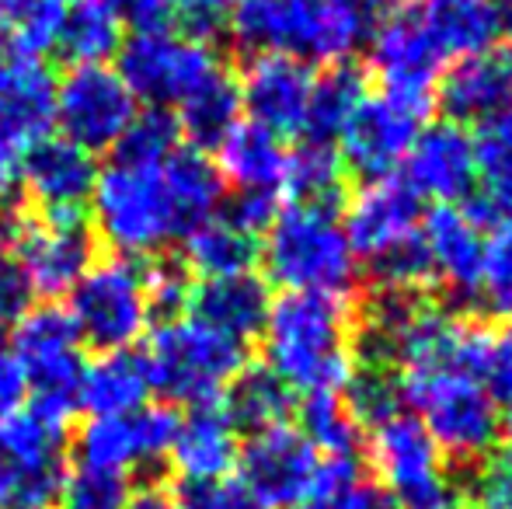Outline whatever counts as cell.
<instances>
[{
	"label": "cell",
	"instance_id": "1",
	"mask_svg": "<svg viewBox=\"0 0 512 509\" xmlns=\"http://www.w3.org/2000/svg\"><path fill=\"white\" fill-rule=\"evenodd\" d=\"M223 178L203 150L178 147L161 161L115 154L98 171L91 210L102 241L122 258H143L185 241L220 213Z\"/></svg>",
	"mask_w": 512,
	"mask_h": 509
},
{
	"label": "cell",
	"instance_id": "2",
	"mask_svg": "<svg viewBox=\"0 0 512 509\" xmlns=\"http://www.w3.org/2000/svg\"><path fill=\"white\" fill-rule=\"evenodd\" d=\"M265 370L290 391L342 394L356 374V332L345 300L286 293L262 328Z\"/></svg>",
	"mask_w": 512,
	"mask_h": 509
},
{
	"label": "cell",
	"instance_id": "3",
	"mask_svg": "<svg viewBox=\"0 0 512 509\" xmlns=\"http://www.w3.org/2000/svg\"><path fill=\"white\" fill-rule=\"evenodd\" d=\"M373 21L370 0H237L227 25L251 56L338 67L370 39Z\"/></svg>",
	"mask_w": 512,
	"mask_h": 509
},
{
	"label": "cell",
	"instance_id": "4",
	"mask_svg": "<svg viewBox=\"0 0 512 509\" xmlns=\"http://www.w3.org/2000/svg\"><path fill=\"white\" fill-rule=\"evenodd\" d=\"M422 206L401 178L366 182L345 206L342 231L356 262L370 265L377 290L422 293L432 286L422 248Z\"/></svg>",
	"mask_w": 512,
	"mask_h": 509
},
{
	"label": "cell",
	"instance_id": "5",
	"mask_svg": "<svg viewBox=\"0 0 512 509\" xmlns=\"http://www.w3.org/2000/svg\"><path fill=\"white\" fill-rule=\"evenodd\" d=\"M265 272L286 293L345 300L356 286L359 262L331 206L290 203L276 213L262 245Z\"/></svg>",
	"mask_w": 512,
	"mask_h": 509
},
{
	"label": "cell",
	"instance_id": "6",
	"mask_svg": "<svg viewBox=\"0 0 512 509\" xmlns=\"http://www.w3.org/2000/svg\"><path fill=\"white\" fill-rule=\"evenodd\" d=\"M150 391L189 408L216 405L227 387L244 374V342L213 332L192 314H175L147 332V349L140 353Z\"/></svg>",
	"mask_w": 512,
	"mask_h": 509
},
{
	"label": "cell",
	"instance_id": "7",
	"mask_svg": "<svg viewBox=\"0 0 512 509\" xmlns=\"http://www.w3.org/2000/svg\"><path fill=\"white\" fill-rule=\"evenodd\" d=\"M398 381L411 415L422 422V429L446 457L481 464L495 450L502 436L499 405L471 374L453 363H432V367L401 370Z\"/></svg>",
	"mask_w": 512,
	"mask_h": 509
},
{
	"label": "cell",
	"instance_id": "8",
	"mask_svg": "<svg viewBox=\"0 0 512 509\" xmlns=\"http://www.w3.org/2000/svg\"><path fill=\"white\" fill-rule=\"evenodd\" d=\"M366 450L380 489L398 509H460L464 503V489L453 478L446 454L411 412L370 426Z\"/></svg>",
	"mask_w": 512,
	"mask_h": 509
},
{
	"label": "cell",
	"instance_id": "9",
	"mask_svg": "<svg viewBox=\"0 0 512 509\" xmlns=\"http://www.w3.org/2000/svg\"><path fill=\"white\" fill-rule=\"evenodd\" d=\"M67 318L84 346L98 353H119L143 339L154 318L147 276L133 258H102L91 262L81 283L70 290Z\"/></svg>",
	"mask_w": 512,
	"mask_h": 509
},
{
	"label": "cell",
	"instance_id": "10",
	"mask_svg": "<svg viewBox=\"0 0 512 509\" xmlns=\"http://www.w3.org/2000/svg\"><path fill=\"white\" fill-rule=\"evenodd\" d=\"M119 77L136 102L150 109H178L203 84L227 70L213 46L199 35L136 32L119 46Z\"/></svg>",
	"mask_w": 512,
	"mask_h": 509
},
{
	"label": "cell",
	"instance_id": "11",
	"mask_svg": "<svg viewBox=\"0 0 512 509\" xmlns=\"http://www.w3.org/2000/svg\"><path fill=\"white\" fill-rule=\"evenodd\" d=\"M81 346L84 342L77 339L67 311H56V307L28 311L11 328V349L7 353L18 363L25 391H32V408L70 422L84 374Z\"/></svg>",
	"mask_w": 512,
	"mask_h": 509
},
{
	"label": "cell",
	"instance_id": "12",
	"mask_svg": "<svg viewBox=\"0 0 512 509\" xmlns=\"http://www.w3.org/2000/svg\"><path fill=\"white\" fill-rule=\"evenodd\" d=\"M67 422L18 408L0 419V509H53L63 482Z\"/></svg>",
	"mask_w": 512,
	"mask_h": 509
},
{
	"label": "cell",
	"instance_id": "13",
	"mask_svg": "<svg viewBox=\"0 0 512 509\" xmlns=\"http://www.w3.org/2000/svg\"><path fill=\"white\" fill-rule=\"evenodd\" d=\"M432 109V95H408V91H377L363 95L349 123L338 133V157L349 171L366 182L391 178L394 168L408 157Z\"/></svg>",
	"mask_w": 512,
	"mask_h": 509
},
{
	"label": "cell",
	"instance_id": "14",
	"mask_svg": "<svg viewBox=\"0 0 512 509\" xmlns=\"http://www.w3.org/2000/svg\"><path fill=\"white\" fill-rule=\"evenodd\" d=\"M7 262L21 272L32 297H63L95 262V241L84 231L81 217H25L11 213L4 220Z\"/></svg>",
	"mask_w": 512,
	"mask_h": 509
},
{
	"label": "cell",
	"instance_id": "15",
	"mask_svg": "<svg viewBox=\"0 0 512 509\" xmlns=\"http://www.w3.org/2000/svg\"><path fill=\"white\" fill-rule=\"evenodd\" d=\"M136 116L140 109L133 91L108 63H74L63 81H56L53 126L88 154L119 147Z\"/></svg>",
	"mask_w": 512,
	"mask_h": 509
},
{
	"label": "cell",
	"instance_id": "16",
	"mask_svg": "<svg viewBox=\"0 0 512 509\" xmlns=\"http://www.w3.org/2000/svg\"><path fill=\"white\" fill-rule=\"evenodd\" d=\"M178 415L164 405H143L126 415H98L77 433V464L129 475L143 464H157L168 457L175 440Z\"/></svg>",
	"mask_w": 512,
	"mask_h": 509
},
{
	"label": "cell",
	"instance_id": "17",
	"mask_svg": "<svg viewBox=\"0 0 512 509\" xmlns=\"http://www.w3.org/2000/svg\"><path fill=\"white\" fill-rule=\"evenodd\" d=\"M317 461L321 457L307 443V436L283 422V426L251 433V440L237 454V468H241L237 482L265 509H293L307 492Z\"/></svg>",
	"mask_w": 512,
	"mask_h": 509
},
{
	"label": "cell",
	"instance_id": "18",
	"mask_svg": "<svg viewBox=\"0 0 512 509\" xmlns=\"http://www.w3.org/2000/svg\"><path fill=\"white\" fill-rule=\"evenodd\" d=\"M401 171H405L401 182L415 192L418 203L432 199L439 206H457L478 185L471 133L450 119L425 126L401 161Z\"/></svg>",
	"mask_w": 512,
	"mask_h": 509
},
{
	"label": "cell",
	"instance_id": "19",
	"mask_svg": "<svg viewBox=\"0 0 512 509\" xmlns=\"http://www.w3.org/2000/svg\"><path fill=\"white\" fill-rule=\"evenodd\" d=\"M310 91H314V70L293 56L262 53L251 56L237 81L241 109H248L251 123L283 136H300L307 126Z\"/></svg>",
	"mask_w": 512,
	"mask_h": 509
},
{
	"label": "cell",
	"instance_id": "20",
	"mask_svg": "<svg viewBox=\"0 0 512 509\" xmlns=\"http://www.w3.org/2000/svg\"><path fill=\"white\" fill-rule=\"evenodd\" d=\"M366 42H370L373 70L391 91L432 95V84L446 70V56L439 53L418 7H401V11L377 18Z\"/></svg>",
	"mask_w": 512,
	"mask_h": 509
},
{
	"label": "cell",
	"instance_id": "21",
	"mask_svg": "<svg viewBox=\"0 0 512 509\" xmlns=\"http://www.w3.org/2000/svg\"><path fill=\"white\" fill-rule=\"evenodd\" d=\"M95 154L63 136H46L21 157V185L28 199L49 217H77L95 192Z\"/></svg>",
	"mask_w": 512,
	"mask_h": 509
},
{
	"label": "cell",
	"instance_id": "22",
	"mask_svg": "<svg viewBox=\"0 0 512 509\" xmlns=\"http://www.w3.org/2000/svg\"><path fill=\"white\" fill-rule=\"evenodd\" d=\"M481 213L460 206H436L422 217V248L429 276L436 286L460 300L478 297L481 262H485V234Z\"/></svg>",
	"mask_w": 512,
	"mask_h": 509
},
{
	"label": "cell",
	"instance_id": "23",
	"mask_svg": "<svg viewBox=\"0 0 512 509\" xmlns=\"http://www.w3.org/2000/svg\"><path fill=\"white\" fill-rule=\"evenodd\" d=\"M56 81L35 56L0 53V140L25 154L53 129Z\"/></svg>",
	"mask_w": 512,
	"mask_h": 509
},
{
	"label": "cell",
	"instance_id": "24",
	"mask_svg": "<svg viewBox=\"0 0 512 509\" xmlns=\"http://www.w3.org/2000/svg\"><path fill=\"white\" fill-rule=\"evenodd\" d=\"M241 454V440H237V426L223 405H199L178 419L175 440H171V464L182 475L185 485L199 482H220L230 475Z\"/></svg>",
	"mask_w": 512,
	"mask_h": 509
},
{
	"label": "cell",
	"instance_id": "25",
	"mask_svg": "<svg viewBox=\"0 0 512 509\" xmlns=\"http://www.w3.org/2000/svg\"><path fill=\"white\" fill-rule=\"evenodd\" d=\"M286 157L276 133L248 123H237L216 143V171L223 182L237 189V196H279L286 182Z\"/></svg>",
	"mask_w": 512,
	"mask_h": 509
},
{
	"label": "cell",
	"instance_id": "26",
	"mask_svg": "<svg viewBox=\"0 0 512 509\" xmlns=\"http://www.w3.org/2000/svg\"><path fill=\"white\" fill-rule=\"evenodd\" d=\"M189 304H192V318L234 342H248L251 335H262L265 318L272 311L269 286L251 276V272H244V276L203 279L189 293Z\"/></svg>",
	"mask_w": 512,
	"mask_h": 509
},
{
	"label": "cell",
	"instance_id": "27",
	"mask_svg": "<svg viewBox=\"0 0 512 509\" xmlns=\"http://www.w3.org/2000/svg\"><path fill=\"white\" fill-rule=\"evenodd\" d=\"M512 102V77L502 60L492 53L485 56H467L457 60L443 74L439 84V105H443L446 119L457 126L481 123L502 116Z\"/></svg>",
	"mask_w": 512,
	"mask_h": 509
},
{
	"label": "cell",
	"instance_id": "28",
	"mask_svg": "<svg viewBox=\"0 0 512 509\" xmlns=\"http://www.w3.org/2000/svg\"><path fill=\"white\" fill-rule=\"evenodd\" d=\"M147 394L150 384L140 356H133L129 349L98 353L95 363H84L77 408H88L91 419H98V415H126L147 405Z\"/></svg>",
	"mask_w": 512,
	"mask_h": 509
},
{
	"label": "cell",
	"instance_id": "29",
	"mask_svg": "<svg viewBox=\"0 0 512 509\" xmlns=\"http://www.w3.org/2000/svg\"><path fill=\"white\" fill-rule=\"evenodd\" d=\"M418 14L446 60L485 56L499 39L492 0H422Z\"/></svg>",
	"mask_w": 512,
	"mask_h": 509
},
{
	"label": "cell",
	"instance_id": "30",
	"mask_svg": "<svg viewBox=\"0 0 512 509\" xmlns=\"http://www.w3.org/2000/svg\"><path fill=\"white\" fill-rule=\"evenodd\" d=\"M258 258V234L230 213H213L185 238V265L203 279L244 276Z\"/></svg>",
	"mask_w": 512,
	"mask_h": 509
},
{
	"label": "cell",
	"instance_id": "31",
	"mask_svg": "<svg viewBox=\"0 0 512 509\" xmlns=\"http://www.w3.org/2000/svg\"><path fill=\"white\" fill-rule=\"evenodd\" d=\"M457 367L485 387L495 405L512 408V325L464 321Z\"/></svg>",
	"mask_w": 512,
	"mask_h": 509
},
{
	"label": "cell",
	"instance_id": "32",
	"mask_svg": "<svg viewBox=\"0 0 512 509\" xmlns=\"http://www.w3.org/2000/svg\"><path fill=\"white\" fill-rule=\"evenodd\" d=\"M474 164H478L481 217L512 220V105L502 116L488 119L474 140Z\"/></svg>",
	"mask_w": 512,
	"mask_h": 509
},
{
	"label": "cell",
	"instance_id": "33",
	"mask_svg": "<svg viewBox=\"0 0 512 509\" xmlns=\"http://www.w3.org/2000/svg\"><path fill=\"white\" fill-rule=\"evenodd\" d=\"M178 133H185L199 147H216L223 136L241 123V95H237V81L230 70L216 74L213 81L203 84L192 98L178 105Z\"/></svg>",
	"mask_w": 512,
	"mask_h": 509
},
{
	"label": "cell",
	"instance_id": "34",
	"mask_svg": "<svg viewBox=\"0 0 512 509\" xmlns=\"http://www.w3.org/2000/svg\"><path fill=\"white\" fill-rule=\"evenodd\" d=\"M70 0H0V53L35 56L56 49Z\"/></svg>",
	"mask_w": 512,
	"mask_h": 509
},
{
	"label": "cell",
	"instance_id": "35",
	"mask_svg": "<svg viewBox=\"0 0 512 509\" xmlns=\"http://www.w3.org/2000/svg\"><path fill=\"white\" fill-rule=\"evenodd\" d=\"M122 46V21L105 0H77L67 7L56 49L70 63H105Z\"/></svg>",
	"mask_w": 512,
	"mask_h": 509
},
{
	"label": "cell",
	"instance_id": "36",
	"mask_svg": "<svg viewBox=\"0 0 512 509\" xmlns=\"http://www.w3.org/2000/svg\"><path fill=\"white\" fill-rule=\"evenodd\" d=\"M363 95H366V84H363V74H359V70H352L349 63L328 67L321 77H314L304 136L307 140H317V143L338 140V133H342V126L349 123L356 105L363 102Z\"/></svg>",
	"mask_w": 512,
	"mask_h": 509
},
{
	"label": "cell",
	"instance_id": "37",
	"mask_svg": "<svg viewBox=\"0 0 512 509\" xmlns=\"http://www.w3.org/2000/svg\"><path fill=\"white\" fill-rule=\"evenodd\" d=\"M345 185V164L331 143L304 140L286 157V182L283 192H290L293 203L307 206H331L342 196Z\"/></svg>",
	"mask_w": 512,
	"mask_h": 509
},
{
	"label": "cell",
	"instance_id": "38",
	"mask_svg": "<svg viewBox=\"0 0 512 509\" xmlns=\"http://www.w3.org/2000/svg\"><path fill=\"white\" fill-rule=\"evenodd\" d=\"M223 412L230 415L237 429H248V433L283 426L293 412V391L283 381H276L269 370H244L227 387Z\"/></svg>",
	"mask_w": 512,
	"mask_h": 509
},
{
	"label": "cell",
	"instance_id": "39",
	"mask_svg": "<svg viewBox=\"0 0 512 509\" xmlns=\"http://www.w3.org/2000/svg\"><path fill=\"white\" fill-rule=\"evenodd\" d=\"M293 509H380V496L359 457H321Z\"/></svg>",
	"mask_w": 512,
	"mask_h": 509
},
{
	"label": "cell",
	"instance_id": "40",
	"mask_svg": "<svg viewBox=\"0 0 512 509\" xmlns=\"http://www.w3.org/2000/svg\"><path fill=\"white\" fill-rule=\"evenodd\" d=\"M300 433L324 457H356L359 422L342 394H310L300 412Z\"/></svg>",
	"mask_w": 512,
	"mask_h": 509
},
{
	"label": "cell",
	"instance_id": "41",
	"mask_svg": "<svg viewBox=\"0 0 512 509\" xmlns=\"http://www.w3.org/2000/svg\"><path fill=\"white\" fill-rule=\"evenodd\" d=\"M129 499H133L129 475L88 468V464L74 461L63 471L56 503H60V509H129Z\"/></svg>",
	"mask_w": 512,
	"mask_h": 509
},
{
	"label": "cell",
	"instance_id": "42",
	"mask_svg": "<svg viewBox=\"0 0 512 509\" xmlns=\"http://www.w3.org/2000/svg\"><path fill=\"white\" fill-rule=\"evenodd\" d=\"M345 405L356 415V422L366 426H377V422L391 419V415L405 412V398H401V381L391 367H377V363H366L363 370L349 377L345 384Z\"/></svg>",
	"mask_w": 512,
	"mask_h": 509
},
{
	"label": "cell",
	"instance_id": "43",
	"mask_svg": "<svg viewBox=\"0 0 512 509\" xmlns=\"http://www.w3.org/2000/svg\"><path fill=\"white\" fill-rule=\"evenodd\" d=\"M481 297L495 314L512 321V220L485 238V262H481Z\"/></svg>",
	"mask_w": 512,
	"mask_h": 509
},
{
	"label": "cell",
	"instance_id": "44",
	"mask_svg": "<svg viewBox=\"0 0 512 509\" xmlns=\"http://www.w3.org/2000/svg\"><path fill=\"white\" fill-rule=\"evenodd\" d=\"M178 140H182V133H178L175 116L164 109H150L133 119V126H129V133L122 136L115 154L140 157V161H161V157H168L171 150L182 147Z\"/></svg>",
	"mask_w": 512,
	"mask_h": 509
},
{
	"label": "cell",
	"instance_id": "45",
	"mask_svg": "<svg viewBox=\"0 0 512 509\" xmlns=\"http://www.w3.org/2000/svg\"><path fill=\"white\" fill-rule=\"evenodd\" d=\"M471 499L478 509H512V450L488 454L471 482Z\"/></svg>",
	"mask_w": 512,
	"mask_h": 509
},
{
	"label": "cell",
	"instance_id": "46",
	"mask_svg": "<svg viewBox=\"0 0 512 509\" xmlns=\"http://www.w3.org/2000/svg\"><path fill=\"white\" fill-rule=\"evenodd\" d=\"M178 506L182 509H265L262 503L248 496L241 482H199V485H182L178 489Z\"/></svg>",
	"mask_w": 512,
	"mask_h": 509
},
{
	"label": "cell",
	"instance_id": "47",
	"mask_svg": "<svg viewBox=\"0 0 512 509\" xmlns=\"http://www.w3.org/2000/svg\"><path fill=\"white\" fill-rule=\"evenodd\" d=\"M147 276V293H150V307L157 311H168V318H175L182 311V304H189V276H185L182 265L175 262H157L154 269H143Z\"/></svg>",
	"mask_w": 512,
	"mask_h": 509
},
{
	"label": "cell",
	"instance_id": "48",
	"mask_svg": "<svg viewBox=\"0 0 512 509\" xmlns=\"http://www.w3.org/2000/svg\"><path fill=\"white\" fill-rule=\"evenodd\" d=\"M122 25L136 32H171L175 25V0H108Z\"/></svg>",
	"mask_w": 512,
	"mask_h": 509
},
{
	"label": "cell",
	"instance_id": "49",
	"mask_svg": "<svg viewBox=\"0 0 512 509\" xmlns=\"http://www.w3.org/2000/svg\"><path fill=\"white\" fill-rule=\"evenodd\" d=\"M237 0H175V14L199 35L209 39L220 25H227Z\"/></svg>",
	"mask_w": 512,
	"mask_h": 509
},
{
	"label": "cell",
	"instance_id": "50",
	"mask_svg": "<svg viewBox=\"0 0 512 509\" xmlns=\"http://www.w3.org/2000/svg\"><path fill=\"white\" fill-rule=\"evenodd\" d=\"M28 304H32V290L21 279V272L4 258L0 262V332L18 325L28 314Z\"/></svg>",
	"mask_w": 512,
	"mask_h": 509
},
{
	"label": "cell",
	"instance_id": "51",
	"mask_svg": "<svg viewBox=\"0 0 512 509\" xmlns=\"http://www.w3.org/2000/svg\"><path fill=\"white\" fill-rule=\"evenodd\" d=\"M21 398H25V381L18 374V363L7 349H0V419L18 412Z\"/></svg>",
	"mask_w": 512,
	"mask_h": 509
},
{
	"label": "cell",
	"instance_id": "52",
	"mask_svg": "<svg viewBox=\"0 0 512 509\" xmlns=\"http://www.w3.org/2000/svg\"><path fill=\"white\" fill-rule=\"evenodd\" d=\"M21 157L25 154H18V150L0 140V210H7V203H11L21 185Z\"/></svg>",
	"mask_w": 512,
	"mask_h": 509
},
{
	"label": "cell",
	"instance_id": "53",
	"mask_svg": "<svg viewBox=\"0 0 512 509\" xmlns=\"http://www.w3.org/2000/svg\"><path fill=\"white\" fill-rule=\"evenodd\" d=\"M129 509H182V506H178L175 492L161 489V485H147V489H140L129 499Z\"/></svg>",
	"mask_w": 512,
	"mask_h": 509
},
{
	"label": "cell",
	"instance_id": "54",
	"mask_svg": "<svg viewBox=\"0 0 512 509\" xmlns=\"http://www.w3.org/2000/svg\"><path fill=\"white\" fill-rule=\"evenodd\" d=\"M492 11H495L499 35H509L512 39V0H492Z\"/></svg>",
	"mask_w": 512,
	"mask_h": 509
},
{
	"label": "cell",
	"instance_id": "55",
	"mask_svg": "<svg viewBox=\"0 0 512 509\" xmlns=\"http://www.w3.org/2000/svg\"><path fill=\"white\" fill-rule=\"evenodd\" d=\"M502 433H506V436H509V440H512V408H509L506 422H502Z\"/></svg>",
	"mask_w": 512,
	"mask_h": 509
},
{
	"label": "cell",
	"instance_id": "56",
	"mask_svg": "<svg viewBox=\"0 0 512 509\" xmlns=\"http://www.w3.org/2000/svg\"><path fill=\"white\" fill-rule=\"evenodd\" d=\"M506 67H509V77H512V60H509V63H506Z\"/></svg>",
	"mask_w": 512,
	"mask_h": 509
}]
</instances>
